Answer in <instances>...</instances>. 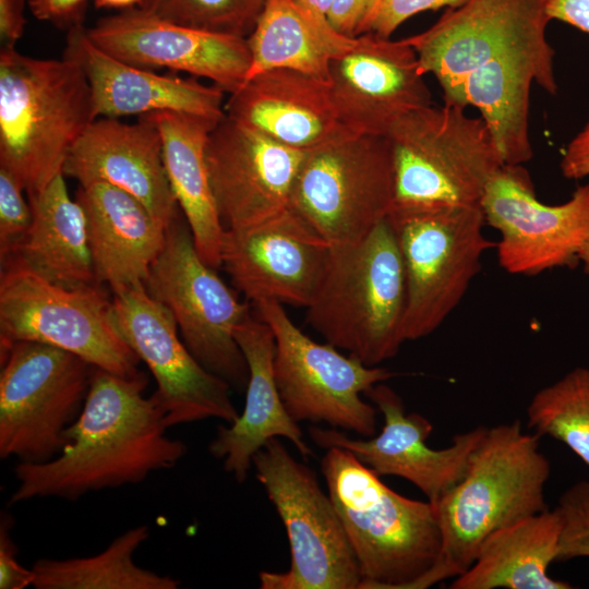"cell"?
<instances>
[{"label":"cell","mask_w":589,"mask_h":589,"mask_svg":"<svg viewBox=\"0 0 589 589\" xmlns=\"http://www.w3.org/2000/svg\"><path fill=\"white\" fill-rule=\"evenodd\" d=\"M142 372L123 377L94 368L84 408L69 428L62 452L41 464L17 462L14 505L34 498L76 501L87 493L143 482L173 468L187 444L167 435L164 414Z\"/></svg>","instance_id":"obj_1"},{"label":"cell","mask_w":589,"mask_h":589,"mask_svg":"<svg viewBox=\"0 0 589 589\" xmlns=\"http://www.w3.org/2000/svg\"><path fill=\"white\" fill-rule=\"evenodd\" d=\"M539 437L525 432L520 420L485 429L464 477L431 503L442 550L424 589L468 569L493 531L548 509L544 489L551 462L540 450Z\"/></svg>","instance_id":"obj_2"},{"label":"cell","mask_w":589,"mask_h":589,"mask_svg":"<svg viewBox=\"0 0 589 589\" xmlns=\"http://www.w3.org/2000/svg\"><path fill=\"white\" fill-rule=\"evenodd\" d=\"M321 471L356 556L360 589H424L442 550L433 505L398 494L340 447L326 448Z\"/></svg>","instance_id":"obj_3"},{"label":"cell","mask_w":589,"mask_h":589,"mask_svg":"<svg viewBox=\"0 0 589 589\" xmlns=\"http://www.w3.org/2000/svg\"><path fill=\"white\" fill-rule=\"evenodd\" d=\"M96 119L91 86L74 61L1 48L0 168L26 195L63 173L69 152Z\"/></svg>","instance_id":"obj_4"},{"label":"cell","mask_w":589,"mask_h":589,"mask_svg":"<svg viewBox=\"0 0 589 589\" xmlns=\"http://www.w3.org/2000/svg\"><path fill=\"white\" fill-rule=\"evenodd\" d=\"M406 299L402 255L386 218L357 242L330 245L306 320L326 342L375 366L406 342Z\"/></svg>","instance_id":"obj_5"},{"label":"cell","mask_w":589,"mask_h":589,"mask_svg":"<svg viewBox=\"0 0 589 589\" xmlns=\"http://www.w3.org/2000/svg\"><path fill=\"white\" fill-rule=\"evenodd\" d=\"M386 136L394 159V215L481 205L504 165L482 118L453 105L413 111Z\"/></svg>","instance_id":"obj_6"},{"label":"cell","mask_w":589,"mask_h":589,"mask_svg":"<svg viewBox=\"0 0 589 589\" xmlns=\"http://www.w3.org/2000/svg\"><path fill=\"white\" fill-rule=\"evenodd\" d=\"M16 341L63 349L119 376L141 373V360L119 333L101 285H57L9 260L0 275V352Z\"/></svg>","instance_id":"obj_7"},{"label":"cell","mask_w":589,"mask_h":589,"mask_svg":"<svg viewBox=\"0 0 589 589\" xmlns=\"http://www.w3.org/2000/svg\"><path fill=\"white\" fill-rule=\"evenodd\" d=\"M259 482L287 532L290 566L261 572V589H360V569L334 503L313 470L278 440L253 457Z\"/></svg>","instance_id":"obj_8"},{"label":"cell","mask_w":589,"mask_h":589,"mask_svg":"<svg viewBox=\"0 0 589 589\" xmlns=\"http://www.w3.org/2000/svg\"><path fill=\"white\" fill-rule=\"evenodd\" d=\"M0 457L41 464L69 443L94 368L79 356L35 341L0 352Z\"/></svg>","instance_id":"obj_9"},{"label":"cell","mask_w":589,"mask_h":589,"mask_svg":"<svg viewBox=\"0 0 589 589\" xmlns=\"http://www.w3.org/2000/svg\"><path fill=\"white\" fill-rule=\"evenodd\" d=\"M394 190L387 136L346 134L306 152L290 208L329 245L348 244L387 218Z\"/></svg>","instance_id":"obj_10"},{"label":"cell","mask_w":589,"mask_h":589,"mask_svg":"<svg viewBox=\"0 0 589 589\" xmlns=\"http://www.w3.org/2000/svg\"><path fill=\"white\" fill-rule=\"evenodd\" d=\"M144 285L171 313L193 357L230 386L245 387L249 371L235 332L251 314V305L241 302L203 261L180 216L167 227L164 247Z\"/></svg>","instance_id":"obj_11"},{"label":"cell","mask_w":589,"mask_h":589,"mask_svg":"<svg viewBox=\"0 0 589 589\" xmlns=\"http://www.w3.org/2000/svg\"><path fill=\"white\" fill-rule=\"evenodd\" d=\"M253 305L273 330L274 376L292 419L326 423L363 437L375 435L377 409L364 401L361 394L394 373L342 354L328 342L311 339L277 301L262 300Z\"/></svg>","instance_id":"obj_12"},{"label":"cell","mask_w":589,"mask_h":589,"mask_svg":"<svg viewBox=\"0 0 589 589\" xmlns=\"http://www.w3.org/2000/svg\"><path fill=\"white\" fill-rule=\"evenodd\" d=\"M400 247L406 276L404 337L435 332L458 306L495 247L484 235L481 205L388 216Z\"/></svg>","instance_id":"obj_13"},{"label":"cell","mask_w":589,"mask_h":589,"mask_svg":"<svg viewBox=\"0 0 589 589\" xmlns=\"http://www.w3.org/2000/svg\"><path fill=\"white\" fill-rule=\"evenodd\" d=\"M545 7L546 0H467L404 39L424 75L437 80L444 104H450L467 75L490 60L525 57L554 70Z\"/></svg>","instance_id":"obj_14"},{"label":"cell","mask_w":589,"mask_h":589,"mask_svg":"<svg viewBox=\"0 0 589 589\" xmlns=\"http://www.w3.org/2000/svg\"><path fill=\"white\" fill-rule=\"evenodd\" d=\"M112 315L119 333L156 381L152 396L168 429L207 419L230 424L239 418L229 383L193 357L171 313L144 284L115 293Z\"/></svg>","instance_id":"obj_15"},{"label":"cell","mask_w":589,"mask_h":589,"mask_svg":"<svg viewBox=\"0 0 589 589\" xmlns=\"http://www.w3.org/2000/svg\"><path fill=\"white\" fill-rule=\"evenodd\" d=\"M481 209L485 225L500 232L495 247L505 272L536 276L579 263L589 238V183L566 202L548 205L522 165H503L484 190Z\"/></svg>","instance_id":"obj_16"},{"label":"cell","mask_w":589,"mask_h":589,"mask_svg":"<svg viewBox=\"0 0 589 589\" xmlns=\"http://www.w3.org/2000/svg\"><path fill=\"white\" fill-rule=\"evenodd\" d=\"M365 395L383 416L380 434L353 438L337 429L313 425L309 429L311 440L323 448L349 450L380 477H400L435 503L464 477L486 426L459 433L447 447L434 449L426 443L433 430L431 422L416 412L406 414L400 396L392 387L381 382Z\"/></svg>","instance_id":"obj_17"},{"label":"cell","mask_w":589,"mask_h":589,"mask_svg":"<svg viewBox=\"0 0 589 589\" xmlns=\"http://www.w3.org/2000/svg\"><path fill=\"white\" fill-rule=\"evenodd\" d=\"M305 154L225 113L211 131L205 149L209 183L225 230L249 228L290 208Z\"/></svg>","instance_id":"obj_18"},{"label":"cell","mask_w":589,"mask_h":589,"mask_svg":"<svg viewBox=\"0 0 589 589\" xmlns=\"http://www.w3.org/2000/svg\"><path fill=\"white\" fill-rule=\"evenodd\" d=\"M86 33L121 61L203 77L229 94L245 81L251 65L248 37L191 28L141 8L101 17Z\"/></svg>","instance_id":"obj_19"},{"label":"cell","mask_w":589,"mask_h":589,"mask_svg":"<svg viewBox=\"0 0 589 589\" xmlns=\"http://www.w3.org/2000/svg\"><path fill=\"white\" fill-rule=\"evenodd\" d=\"M328 85L340 123L353 134L386 136L400 119L432 105L418 56L405 39L356 37L332 60Z\"/></svg>","instance_id":"obj_20"},{"label":"cell","mask_w":589,"mask_h":589,"mask_svg":"<svg viewBox=\"0 0 589 589\" xmlns=\"http://www.w3.org/2000/svg\"><path fill=\"white\" fill-rule=\"evenodd\" d=\"M330 245L291 208L252 227L225 230L221 266L252 303L274 300L306 308Z\"/></svg>","instance_id":"obj_21"},{"label":"cell","mask_w":589,"mask_h":589,"mask_svg":"<svg viewBox=\"0 0 589 589\" xmlns=\"http://www.w3.org/2000/svg\"><path fill=\"white\" fill-rule=\"evenodd\" d=\"M62 172L79 184L99 181L128 192L166 228L179 216L160 133L145 117L136 123L94 120L69 152Z\"/></svg>","instance_id":"obj_22"},{"label":"cell","mask_w":589,"mask_h":589,"mask_svg":"<svg viewBox=\"0 0 589 589\" xmlns=\"http://www.w3.org/2000/svg\"><path fill=\"white\" fill-rule=\"evenodd\" d=\"M63 57L85 74L97 118L177 111L220 120L226 113L220 87L121 61L96 46L84 25L68 31Z\"/></svg>","instance_id":"obj_23"},{"label":"cell","mask_w":589,"mask_h":589,"mask_svg":"<svg viewBox=\"0 0 589 589\" xmlns=\"http://www.w3.org/2000/svg\"><path fill=\"white\" fill-rule=\"evenodd\" d=\"M231 119L274 141L311 151L349 132L339 121L328 82L273 69L247 79L225 103Z\"/></svg>","instance_id":"obj_24"},{"label":"cell","mask_w":589,"mask_h":589,"mask_svg":"<svg viewBox=\"0 0 589 589\" xmlns=\"http://www.w3.org/2000/svg\"><path fill=\"white\" fill-rule=\"evenodd\" d=\"M235 337L249 371L245 404L236 421L218 426L208 452L223 460L224 470L242 483L254 455L272 438H287L304 457L312 455V449L278 392L274 376L275 337L269 325L251 313L236 328Z\"/></svg>","instance_id":"obj_25"},{"label":"cell","mask_w":589,"mask_h":589,"mask_svg":"<svg viewBox=\"0 0 589 589\" xmlns=\"http://www.w3.org/2000/svg\"><path fill=\"white\" fill-rule=\"evenodd\" d=\"M96 280L117 293L145 284L166 239V227L134 196L106 182L80 184Z\"/></svg>","instance_id":"obj_26"},{"label":"cell","mask_w":589,"mask_h":589,"mask_svg":"<svg viewBox=\"0 0 589 589\" xmlns=\"http://www.w3.org/2000/svg\"><path fill=\"white\" fill-rule=\"evenodd\" d=\"M141 117L152 121L160 133L166 173L197 253L209 266L220 268L225 228L215 204L205 156L209 133L219 120L177 111H156Z\"/></svg>","instance_id":"obj_27"},{"label":"cell","mask_w":589,"mask_h":589,"mask_svg":"<svg viewBox=\"0 0 589 589\" xmlns=\"http://www.w3.org/2000/svg\"><path fill=\"white\" fill-rule=\"evenodd\" d=\"M555 95V77L519 57L490 60L461 83L453 105L476 107L486 124L504 165H522L533 156L529 137V101L532 84Z\"/></svg>","instance_id":"obj_28"},{"label":"cell","mask_w":589,"mask_h":589,"mask_svg":"<svg viewBox=\"0 0 589 589\" xmlns=\"http://www.w3.org/2000/svg\"><path fill=\"white\" fill-rule=\"evenodd\" d=\"M26 196L32 221L9 260L20 262L57 285H99L93 267L86 217L80 203L70 196L64 175H58L44 189Z\"/></svg>","instance_id":"obj_29"},{"label":"cell","mask_w":589,"mask_h":589,"mask_svg":"<svg viewBox=\"0 0 589 589\" xmlns=\"http://www.w3.org/2000/svg\"><path fill=\"white\" fill-rule=\"evenodd\" d=\"M562 521L545 509L490 533L452 589H569L548 570L557 561Z\"/></svg>","instance_id":"obj_30"},{"label":"cell","mask_w":589,"mask_h":589,"mask_svg":"<svg viewBox=\"0 0 589 589\" xmlns=\"http://www.w3.org/2000/svg\"><path fill=\"white\" fill-rule=\"evenodd\" d=\"M354 39L293 0H266L248 37L251 65L247 79L267 70L289 69L328 82L332 60Z\"/></svg>","instance_id":"obj_31"},{"label":"cell","mask_w":589,"mask_h":589,"mask_svg":"<svg viewBox=\"0 0 589 589\" xmlns=\"http://www.w3.org/2000/svg\"><path fill=\"white\" fill-rule=\"evenodd\" d=\"M149 537L140 525L116 537L96 555L39 558L32 569L36 589H177L180 581L135 564L133 555Z\"/></svg>","instance_id":"obj_32"},{"label":"cell","mask_w":589,"mask_h":589,"mask_svg":"<svg viewBox=\"0 0 589 589\" xmlns=\"http://www.w3.org/2000/svg\"><path fill=\"white\" fill-rule=\"evenodd\" d=\"M526 412L536 434L562 442L589 466V368H575L539 389Z\"/></svg>","instance_id":"obj_33"},{"label":"cell","mask_w":589,"mask_h":589,"mask_svg":"<svg viewBox=\"0 0 589 589\" xmlns=\"http://www.w3.org/2000/svg\"><path fill=\"white\" fill-rule=\"evenodd\" d=\"M266 0H144L160 19L211 33L249 37Z\"/></svg>","instance_id":"obj_34"},{"label":"cell","mask_w":589,"mask_h":589,"mask_svg":"<svg viewBox=\"0 0 589 589\" xmlns=\"http://www.w3.org/2000/svg\"><path fill=\"white\" fill-rule=\"evenodd\" d=\"M555 510L562 521L557 561L589 557V481L567 488Z\"/></svg>","instance_id":"obj_35"},{"label":"cell","mask_w":589,"mask_h":589,"mask_svg":"<svg viewBox=\"0 0 589 589\" xmlns=\"http://www.w3.org/2000/svg\"><path fill=\"white\" fill-rule=\"evenodd\" d=\"M25 190L9 171L0 168V259L9 260L26 233L32 209Z\"/></svg>","instance_id":"obj_36"},{"label":"cell","mask_w":589,"mask_h":589,"mask_svg":"<svg viewBox=\"0 0 589 589\" xmlns=\"http://www.w3.org/2000/svg\"><path fill=\"white\" fill-rule=\"evenodd\" d=\"M467 0H373L361 28L362 34L390 38L409 17L426 10L458 8Z\"/></svg>","instance_id":"obj_37"},{"label":"cell","mask_w":589,"mask_h":589,"mask_svg":"<svg viewBox=\"0 0 589 589\" xmlns=\"http://www.w3.org/2000/svg\"><path fill=\"white\" fill-rule=\"evenodd\" d=\"M14 519L8 512L0 516V589H25L33 586V569L23 567L16 560L19 548L11 531Z\"/></svg>","instance_id":"obj_38"},{"label":"cell","mask_w":589,"mask_h":589,"mask_svg":"<svg viewBox=\"0 0 589 589\" xmlns=\"http://www.w3.org/2000/svg\"><path fill=\"white\" fill-rule=\"evenodd\" d=\"M88 0H27L33 15L63 29L84 25Z\"/></svg>","instance_id":"obj_39"},{"label":"cell","mask_w":589,"mask_h":589,"mask_svg":"<svg viewBox=\"0 0 589 589\" xmlns=\"http://www.w3.org/2000/svg\"><path fill=\"white\" fill-rule=\"evenodd\" d=\"M372 2L373 0H334L327 20L342 35L358 37Z\"/></svg>","instance_id":"obj_40"},{"label":"cell","mask_w":589,"mask_h":589,"mask_svg":"<svg viewBox=\"0 0 589 589\" xmlns=\"http://www.w3.org/2000/svg\"><path fill=\"white\" fill-rule=\"evenodd\" d=\"M560 168L569 180L589 177V119L563 151Z\"/></svg>","instance_id":"obj_41"},{"label":"cell","mask_w":589,"mask_h":589,"mask_svg":"<svg viewBox=\"0 0 589 589\" xmlns=\"http://www.w3.org/2000/svg\"><path fill=\"white\" fill-rule=\"evenodd\" d=\"M25 0H0V38L2 47H15L23 36Z\"/></svg>","instance_id":"obj_42"},{"label":"cell","mask_w":589,"mask_h":589,"mask_svg":"<svg viewBox=\"0 0 589 589\" xmlns=\"http://www.w3.org/2000/svg\"><path fill=\"white\" fill-rule=\"evenodd\" d=\"M549 21L557 20L589 34V0H546Z\"/></svg>","instance_id":"obj_43"},{"label":"cell","mask_w":589,"mask_h":589,"mask_svg":"<svg viewBox=\"0 0 589 589\" xmlns=\"http://www.w3.org/2000/svg\"><path fill=\"white\" fill-rule=\"evenodd\" d=\"M298 5L311 12L312 14L327 19L328 12L334 0H293Z\"/></svg>","instance_id":"obj_44"},{"label":"cell","mask_w":589,"mask_h":589,"mask_svg":"<svg viewBox=\"0 0 589 589\" xmlns=\"http://www.w3.org/2000/svg\"><path fill=\"white\" fill-rule=\"evenodd\" d=\"M144 0H94V5L101 9L127 10L142 7Z\"/></svg>","instance_id":"obj_45"},{"label":"cell","mask_w":589,"mask_h":589,"mask_svg":"<svg viewBox=\"0 0 589 589\" xmlns=\"http://www.w3.org/2000/svg\"><path fill=\"white\" fill-rule=\"evenodd\" d=\"M579 263L582 264L584 272L589 275V238L579 253Z\"/></svg>","instance_id":"obj_46"}]
</instances>
